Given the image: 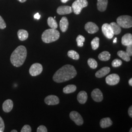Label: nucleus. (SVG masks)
I'll list each match as a JSON object with an SVG mask.
<instances>
[{
	"label": "nucleus",
	"mask_w": 132,
	"mask_h": 132,
	"mask_svg": "<svg viewBox=\"0 0 132 132\" xmlns=\"http://www.w3.org/2000/svg\"><path fill=\"white\" fill-rule=\"evenodd\" d=\"M102 31L106 37L111 39L114 36L113 30L110 24L108 23L104 24L102 26Z\"/></svg>",
	"instance_id": "6e6552de"
},
{
	"label": "nucleus",
	"mask_w": 132,
	"mask_h": 132,
	"mask_svg": "<svg viewBox=\"0 0 132 132\" xmlns=\"http://www.w3.org/2000/svg\"><path fill=\"white\" fill-rule=\"evenodd\" d=\"M117 42V38H115L113 40V43H116Z\"/></svg>",
	"instance_id": "79ce46f5"
},
{
	"label": "nucleus",
	"mask_w": 132,
	"mask_h": 132,
	"mask_svg": "<svg viewBox=\"0 0 132 132\" xmlns=\"http://www.w3.org/2000/svg\"><path fill=\"white\" fill-rule=\"evenodd\" d=\"M132 128H131V129H130V131H129V132H132Z\"/></svg>",
	"instance_id": "c03bdc74"
},
{
	"label": "nucleus",
	"mask_w": 132,
	"mask_h": 132,
	"mask_svg": "<svg viewBox=\"0 0 132 132\" xmlns=\"http://www.w3.org/2000/svg\"><path fill=\"white\" fill-rule=\"evenodd\" d=\"M43 66L39 63H34L32 64L29 70L30 75L32 76H36L40 75L42 72Z\"/></svg>",
	"instance_id": "423d86ee"
},
{
	"label": "nucleus",
	"mask_w": 132,
	"mask_h": 132,
	"mask_svg": "<svg viewBox=\"0 0 132 132\" xmlns=\"http://www.w3.org/2000/svg\"><path fill=\"white\" fill-rule=\"evenodd\" d=\"M122 64V62L121 60H119L118 59H116L113 60L112 62V65L114 68H117L121 66Z\"/></svg>",
	"instance_id": "7c9ffc66"
},
{
	"label": "nucleus",
	"mask_w": 132,
	"mask_h": 132,
	"mask_svg": "<svg viewBox=\"0 0 132 132\" xmlns=\"http://www.w3.org/2000/svg\"><path fill=\"white\" fill-rule=\"evenodd\" d=\"M85 29L88 33L90 34L96 33L99 30L98 26L94 23H93L91 22H88L86 24L85 26Z\"/></svg>",
	"instance_id": "9b49d317"
},
{
	"label": "nucleus",
	"mask_w": 132,
	"mask_h": 132,
	"mask_svg": "<svg viewBox=\"0 0 132 132\" xmlns=\"http://www.w3.org/2000/svg\"><path fill=\"white\" fill-rule=\"evenodd\" d=\"M18 1H19L20 2H21V3H24V2L27 1V0H18Z\"/></svg>",
	"instance_id": "a19ab883"
},
{
	"label": "nucleus",
	"mask_w": 132,
	"mask_h": 132,
	"mask_svg": "<svg viewBox=\"0 0 132 132\" xmlns=\"http://www.w3.org/2000/svg\"><path fill=\"white\" fill-rule=\"evenodd\" d=\"M69 0H61V2L63 3H66L68 1H69Z\"/></svg>",
	"instance_id": "ea45409f"
},
{
	"label": "nucleus",
	"mask_w": 132,
	"mask_h": 132,
	"mask_svg": "<svg viewBox=\"0 0 132 132\" xmlns=\"http://www.w3.org/2000/svg\"><path fill=\"white\" fill-rule=\"evenodd\" d=\"M40 17H41V15L39 14V13H36L34 16V18L35 19H37V20H39V19H40Z\"/></svg>",
	"instance_id": "4c0bfd02"
},
{
	"label": "nucleus",
	"mask_w": 132,
	"mask_h": 132,
	"mask_svg": "<svg viewBox=\"0 0 132 132\" xmlns=\"http://www.w3.org/2000/svg\"><path fill=\"white\" fill-rule=\"evenodd\" d=\"M60 28L63 32H65L67 30L69 27L68 20L66 17H63L60 21Z\"/></svg>",
	"instance_id": "a211bd4d"
},
{
	"label": "nucleus",
	"mask_w": 132,
	"mask_h": 132,
	"mask_svg": "<svg viewBox=\"0 0 132 132\" xmlns=\"http://www.w3.org/2000/svg\"><path fill=\"white\" fill-rule=\"evenodd\" d=\"M31 128L28 125H24L21 130V132H31Z\"/></svg>",
	"instance_id": "2f4dec72"
},
{
	"label": "nucleus",
	"mask_w": 132,
	"mask_h": 132,
	"mask_svg": "<svg viewBox=\"0 0 132 132\" xmlns=\"http://www.w3.org/2000/svg\"><path fill=\"white\" fill-rule=\"evenodd\" d=\"M91 46L93 50H97L99 46V38L95 37L91 42Z\"/></svg>",
	"instance_id": "cd10ccee"
},
{
	"label": "nucleus",
	"mask_w": 132,
	"mask_h": 132,
	"mask_svg": "<svg viewBox=\"0 0 132 132\" xmlns=\"http://www.w3.org/2000/svg\"><path fill=\"white\" fill-rule=\"evenodd\" d=\"M88 65L89 66L90 68L93 69H96L97 66H98V64L97 61L93 58H89L88 60Z\"/></svg>",
	"instance_id": "c756f323"
},
{
	"label": "nucleus",
	"mask_w": 132,
	"mask_h": 132,
	"mask_svg": "<svg viewBox=\"0 0 132 132\" xmlns=\"http://www.w3.org/2000/svg\"><path fill=\"white\" fill-rule=\"evenodd\" d=\"M129 84L130 86H132V78H131L129 80Z\"/></svg>",
	"instance_id": "58836bf2"
},
{
	"label": "nucleus",
	"mask_w": 132,
	"mask_h": 132,
	"mask_svg": "<svg viewBox=\"0 0 132 132\" xmlns=\"http://www.w3.org/2000/svg\"><path fill=\"white\" fill-rule=\"evenodd\" d=\"M37 132H47V128L44 125H40L38 127L37 129Z\"/></svg>",
	"instance_id": "72a5a7b5"
},
{
	"label": "nucleus",
	"mask_w": 132,
	"mask_h": 132,
	"mask_svg": "<svg viewBox=\"0 0 132 132\" xmlns=\"http://www.w3.org/2000/svg\"><path fill=\"white\" fill-rule=\"evenodd\" d=\"M13 103L12 100L7 99L3 104V110L5 113H9L13 109Z\"/></svg>",
	"instance_id": "4468645a"
},
{
	"label": "nucleus",
	"mask_w": 132,
	"mask_h": 132,
	"mask_svg": "<svg viewBox=\"0 0 132 132\" xmlns=\"http://www.w3.org/2000/svg\"><path fill=\"white\" fill-rule=\"evenodd\" d=\"M70 117L71 119L74 121L77 125L81 126L83 123L84 120L82 116L79 113L76 111H72L70 113Z\"/></svg>",
	"instance_id": "0eeeda50"
},
{
	"label": "nucleus",
	"mask_w": 132,
	"mask_h": 132,
	"mask_svg": "<svg viewBox=\"0 0 132 132\" xmlns=\"http://www.w3.org/2000/svg\"><path fill=\"white\" fill-rule=\"evenodd\" d=\"M99 60L103 61H107L110 60L111 58V54L109 52L107 51H104L100 53L98 55Z\"/></svg>",
	"instance_id": "4be33fe9"
},
{
	"label": "nucleus",
	"mask_w": 132,
	"mask_h": 132,
	"mask_svg": "<svg viewBox=\"0 0 132 132\" xmlns=\"http://www.w3.org/2000/svg\"><path fill=\"white\" fill-rule=\"evenodd\" d=\"M45 102L48 105H55L59 103V99L54 95H50L45 98Z\"/></svg>",
	"instance_id": "f8f14e48"
},
{
	"label": "nucleus",
	"mask_w": 132,
	"mask_h": 132,
	"mask_svg": "<svg viewBox=\"0 0 132 132\" xmlns=\"http://www.w3.org/2000/svg\"><path fill=\"white\" fill-rule=\"evenodd\" d=\"M4 130H5L4 121L3 118L0 117V131H1L2 132H3L4 131Z\"/></svg>",
	"instance_id": "f704fd0d"
},
{
	"label": "nucleus",
	"mask_w": 132,
	"mask_h": 132,
	"mask_svg": "<svg viewBox=\"0 0 132 132\" xmlns=\"http://www.w3.org/2000/svg\"><path fill=\"white\" fill-rule=\"evenodd\" d=\"M76 90V86L75 85H69L63 88V92L66 94H69L75 92Z\"/></svg>",
	"instance_id": "5701e85b"
},
{
	"label": "nucleus",
	"mask_w": 132,
	"mask_h": 132,
	"mask_svg": "<svg viewBox=\"0 0 132 132\" xmlns=\"http://www.w3.org/2000/svg\"><path fill=\"white\" fill-rule=\"evenodd\" d=\"M126 52L130 56H132V45H129L127 46Z\"/></svg>",
	"instance_id": "c9c22d12"
},
{
	"label": "nucleus",
	"mask_w": 132,
	"mask_h": 132,
	"mask_svg": "<svg viewBox=\"0 0 132 132\" xmlns=\"http://www.w3.org/2000/svg\"><path fill=\"white\" fill-rule=\"evenodd\" d=\"M0 132H2V131H0Z\"/></svg>",
	"instance_id": "a18cd8bd"
},
{
	"label": "nucleus",
	"mask_w": 132,
	"mask_h": 132,
	"mask_svg": "<svg viewBox=\"0 0 132 132\" xmlns=\"http://www.w3.org/2000/svg\"><path fill=\"white\" fill-rule=\"evenodd\" d=\"M91 96L94 101L97 102L102 101L103 99V94L99 89H95L93 90L91 93Z\"/></svg>",
	"instance_id": "9d476101"
},
{
	"label": "nucleus",
	"mask_w": 132,
	"mask_h": 132,
	"mask_svg": "<svg viewBox=\"0 0 132 132\" xmlns=\"http://www.w3.org/2000/svg\"><path fill=\"white\" fill-rule=\"evenodd\" d=\"M110 24L113 30L114 35H118L121 32V27L117 23L115 22H112Z\"/></svg>",
	"instance_id": "b1692460"
},
{
	"label": "nucleus",
	"mask_w": 132,
	"mask_h": 132,
	"mask_svg": "<svg viewBox=\"0 0 132 132\" xmlns=\"http://www.w3.org/2000/svg\"><path fill=\"white\" fill-rule=\"evenodd\" d=\"M111 71L110 68L108 67H105L101 68L100 70L97 71L95 76L97 78H102L107 75H108Z\"/></svg>",
	"instance_id": "dca6fc26"
},
{
	"label": "nucleus",
	"mask_w": 132,
	"mask_h": 132,
	"mask_svg": "<svg viewBox=\"0 0 132 132\" xmlns=\"http://www.w3.org/2000/svg\"><path fill=\"white\" fill-rule=\"evenodd\" d=\"M107 5L108 0H97V9L100 11H104L107 9Z\"/></svg>",
	"instance_id": "aec40b11"
},
{
	"label": "nucleus",
	"mask_w": 132,
	"mask_h": 132,
	"mask_svg": "<svg viewBox=\"0 0 132 132\" xmlns=\"http://www.w3.org/2000/svg\"><path fill=\"white\" fill-rule=\"evenodd\" d=\"M72 11L71 7L67 5L60 6L58 7L57 10V12L59 15L70 14Z\"/></svg>",
	"instance_id": "ddd939ff"
},
{
	"label": "nucleus",
	"mask_w": 132,
	"mask_h": 132,
	"mask_svg": "<svg viewBox=\"0 0 132 132\" xmlns=\"http://www.w3.org/2000/svg\"><path fill=\"white\" fill-rule=\"evenodd\" d=\"M128 114H129V116L131 117V118H132V106H130V107H129V110H128Z\"/></svg>",
	"instance_id": "e433bc0d"
},
{
	"label": "nucleus",
	"mask_w": 132,
	"mask_h": 132,
	"mask_svg": "<svg viewBox=\"0 0 132 132\" xmlns=\"http://www.w3.org/2000/svg\"><path fill=\"white\" fill-rule=\"evenodd\" d=\"M68 56L73 60H78L80 58L79 54L75 51L71 50L68 52Z\"/></svg>",
	"instance_id": "bb28decb"
},
{
	"label": "nucleus",
	"mask_w": 132,
	"mask_h": 132,
	"mask_svg": "<svg viewBox=\"0 0 132 132\" xmlns=\"http://www.w3.org/2000/svg\"><path fill=\"white\" fill-rule=\"evenodd\" d=\"M76 75L77 72L73 66L66 65L56 71L53 76V80L56 83H62L73 78Z\"/></svg>",
	"instance_id": "f257e3e1"
},
{
	"label": "nucleus",
	"mask_w": 132,
	"mask_h": 132,
	"mask_svg": "<svg viewBox=\"0 0 132 132\" xmlns=\"http://www.w3.org/2000/svg\"><path fill=\"white\" fill-rule=\"evenodd\" d=\"M117 23L123 28H129L132 27V18L130 16H120L117 18Z\"/></svg>",
	"instance_id": "20e7f679"
},
{
	"label": "nucleus",
	"mask_w": 132,
	"mask_h": 132,
	"mask_svg": "<svg viewBox=\"0 0 132 132\" xmlns=\"http://www.w3.org/2000/svg\"><path fill=\"white\" fill-rule=\"evenodd\" d=\"M47 24L48 26L51 28L56 29L58 27V24L55 20L52 18V17H50L47 19Z\"/></svg>",
	"instance_id": "a878e982"
},
{
	"label": "nucleus",
	"mask_w": 132,
	"mask_h": 132,
	"mask_svg": "<svg viewBox=\"0 0 132 132\" xmlns=\"http://www.w3.org/2000/svg\"><path fill=\"white\" fill-rule=\"evenodd\" d=\"M17 34L19 40L21 41L26 40L28 38V32L24 29H19Z\"/></svg>",
	"instance_id": "412c9836"
},
{
	"label": "nucleus",
	"mask_w": 132,
	"mask_h": 132,
	"mask_svg": "<svg viewBox=\"0 0 132 132\" xmlns=\"http://www.w3.org/2000/svg\"><path fill=\"white\" fill-rule=\"evenodd\" d=\"M60 37V33L56 29L50 28L44 31L42 35V40L45 43H50L57 41Z\"/></svg>",
	"instance_id": "7ed1b4c3"
},
{
	"label": "nucleus",
	"mask_w": 132,
	"mask_h": 132,
	"mask_svg": "<svg viewBox=\"0 0 132 132\" xmlns=\"http://www.w3.org/2000/svg\"><path fill=\"white\" fill-rule=\"evenodd\" d=\"M11 132H17V131L16 130H13L11 131Z\"/></svg>",
	"instance_id": "37998d69"
},
{
	"label": "nucleus",
	"mask_w": 132,
	"mask_h": 132,
	"mask_svg": "<svg viewBox=\"0 0 132 132\" xmlns=\"http://www.w3.org/2000/svg\"><path fill=\"white\" fill-rule=\"evenodd\" d=\"M76 42L77 46L79 47H82L84 45V42H85V38L83 36L81 35H79L76 38Z\"/></svg>",
	"instance_id": "c85d7f7f"
},
{
	"label": "nucleus",
	"mask_w": 132,
	"mask_h": 132,
	"mask_svg": "<svg viewBox=\"0 0 132 132\" xmlns=\"http://www.w3.org/2000/svg\"><path fill=\"white\" fill-rule=\"evenodd\" d=\"M88 5L87 0H76L72 4L71 8L75 14H80L82 10Z\"/></svg>",
	"instance_id": "39448f33"
},
{
	"label": "nucleus",
	"mask_w": 132,
	"mask_h": 132,
	"mask_svg": "<svg viewBox=\"0 0 132 132\" xmlns=\"http://www.w3.org/2000/svg\"><path fill=\"white\" fill-rule=\"evenodd\" d=\"M118 56L122 59L123 60L126 62L130 61V56L127 53L123 51H119L118 52Z\"/></svg>",
	"instance_id": "393cba45"
},
{
	"label": "nucleus",
	"mask_w": 132,
	"mask_h": 132,
	"mask_svg": "<svg viewBox=\"0 0 132 132\" xmlns=\"http://www.w3.org/2000/svg\"><path fill=\"white\" fill-rule=\"evenodd\" d=\"M120 81V77L118 75L113 73L107 76L106 78V82L107 84L110 86L118 84Z\"/></svg>",
	"instance_id": "1a4fd4ad"
},
{
	"label": "nucleus",
	"mask_w": 132,
	"mask_h": 132,
	"mask_svg": "<svg viewBox=\"0 0 132 132\" xmlns=\"http://www.w3.org/2000/svg\"><path fill=\"white\" fill-rule=\"evenodd\" d=\"M113 124V121L109 118H106L101 119L100 121V125L102 128L109 127Z\"/></svg>",
	"instance_id": "6ab92c4d"
},
{
	"label": "nucleus",
	"mask_w": 132,
	"mask_h": 132,
	"mask_svg": "<svg viewBox=\"0 0 132 132\" xmlns=\"http://www.w3.org/2000/svg\"><path fill=\"white\" fill-rule=\"evenodd\" d=\"M27 56V50L24 46H19L17 47L10 56V62L13 66L19 67L22 66Z\"/></svg>",
	"instance_id": "f03ea898"
},
{
	"label": "nucleus",
	"mask_w": 132,
	"mask_h": 132,
	"mask_svg": "<svg viewBox=\"0 0 132 132\" xmlns=\"http://www.w3.org/2000/svg\"><path fill=\"white\" fill-rule=\"evenodd\" d=\"M121 43L125 46L132 45V34L131 33H126L123 35L121 39Z\"/></svg>",
	"instance_id": "2eb2a0df"
},
{
	"label": "nucleus",
	"mask_w": 132,
	"mask_h": 132,
	"mask_svg": "<svg viewBox=\"0 0 132 132\" xmlns=\"http://www.w3.org/2000/svg\"><path fill=\"white\" fill-rule=\"evenodd\" d=\"M6 27V24L5 23L4 20L2 17L1 16H0V28L2 29H5Z\"/></svg>",
	"instance_id": "473e14b6"
},
{
	"label": "nucleus",
	"mask_w": 132,
	"mask_h": 132,
	"mask_svg": "<svg viewBox=\"0 0 132 132\" xmlns=\"http://www.w3.org/2000/svg\"><path fill=\"white\" fill-rule=\"evenodd\" d=\"M77 99L80 104H85L88 99V95L87 93L84 90L81 91L77 95Z\"/></svg>",
	"instance_id": "f3484780"
}]
</instances>
